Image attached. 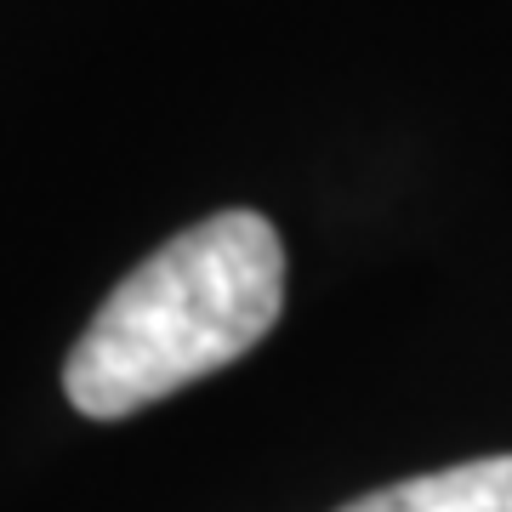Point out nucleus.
Wrapping results in <instances>:
<instances>
[{
  "instance_id": "f257e3e1",
  "label": "nucleus",
  "mask_w": 512,
  "mask_h": 512,
  "mask_svg": "<svg viewBox=\"0 0 512 512\" xmlns=\"http://www.w3.org/2000/svg\"><path fill=\"white\" fill-rule=\"evenodd\" d=\"M285 308V245L256 211H217L165 239L92 313L63 365L80 416L120 421L251 353Z\"/></svg>"
},
{
  "instance_id": "f03ea898",
  "label": "nucleus",
  "mask_w": 512,
  "mask_h": 512,
  "mask_svg": "<svg viewBox=\"0 0 512 512\" xmlns=\"http://www.w3.org/2000/svg\"><path fill=\"white\" fill-rule=\"evenodd\" d=\"M342 512H512V456L461 461L387 490H370Z\"/></svg>"
}]
</instances>
